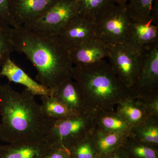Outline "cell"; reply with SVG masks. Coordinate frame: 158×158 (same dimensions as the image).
<instances>
[{"label":"cell","instance_id":"obj_9","mask_svg":"<svg viewBox=\"0 0 158 158\" xmlns=\"http://www.w3.org/2000/svg\"><path fill=\"white\" fill-rule=\"evenodd\" d=\"M69 52L73 65H87L108 58L110 46L94 37L76 46Z\"/></svg>","mask_w":158,"mask_h":158},{"label":"cell","instance_id":"obj_20","mask_svg":"<svg viewBox=\"0 0 158 158\" xmlns=\"http://www.w3.org/2000/svg\"><path fill=\"white\" fill-rule=\"evenodd\" d=\"M78 15L95 23L116 5L114 0H77Z\"/></svg>","mask_w":158,"mask_h":158},{"label":"cell","instance_id":"obj_3","mask_svg":"<svg viewBox=\"0 0 158 158\" xmlns=\"http://www.w3.org/2000/svg\"><path fill=\"white\" fill-rule=\"evenodd\" d=\"M72 78L81 88L86 113L113 110L120 102L133 97L132 91L122 83L104 59L87 65H75Z\"/></svg>","mask_w":158,"mask_h":158},{"label":"cell","instance_id":"obj_13","mask_svg":"<svg viewBox=\"0 0 158 158\" xmlns=\"http://www.w3.org/2000/svg\"><path fill=\"white\" fill-rule=\"evenodd\" d=\"M54 147L46 140L0 145V158H43Z\"/></svg>","mask_w":158,"mask_h":158},{"label":"cell","instance_id":"obj_5","mask_svg":"<svg viewBox=\"0 0 158 158\" xmlns=\"http://www.w3.org/2000/svg\"><path fill=\"white\" fill-rule=\"evenodd\" d=\"M132 20L127 5L116 4L94 23L95 37L110 46L124 44Z\"/></svg>","mask_w":158,"mask_h":158},{"label":"cell","instance_id":"obj_29","mask_svg":"<svg viewBox=\"0 0 158 158\" xmlns=\"http://www.w3.org/2000/svg\"><path fill=\"white\" fill-rule=\"evenodd\" d=\"M98 158H129L124 147L119 148L109 154Z\"/></svg>","mask_w":158,"mask_h":158},{"label":"cell","instance_id":"obj_19","mask_svg":"<svg viewBox=\"0 0 158 158\" xmlns=\"http://www.w3.org/2000/svg\"><path fill=\"white\" fill-rule=\"evenodd\" d=\"M130 135L138 141L158 147V117L150 116L142 123L131 126Z\"/></svg>","mask_w":158,"mask_h":158},{"label":"cell","instance_id":"obj_10","mask_svg":"<svg viewBox=\"0 0 158 158\" xmlns=\"http://www.w3.org/2000/svg\"><path fill=\"white\" fill-rule=\"evenodd\" d=\"M94 23L78 15L57 34L69 50L81 43L95 37Z\"/></svg>","mask_w":158,"mask_h":158},{"label":"cell","instance_id":"obj_1","mask_svg":"<svg viewBox=\"0 0 158 158\" xmlns=\"http://www.w3.org/2000/svg\"><path fill=\"white\" fill-rule=\"evenodd\" d=\"M14 51L24 54L37 70L36 79L50 90L72 78L69 50L56 34L39 33L23 26L12 27Z\"/></svg>","mask_w":158,"mask_h":158},{"label":"cell","instance_id":"obj_28","mask_svg":"<svg viewBox=\"0 0 158 158\" xmlns=\"http://www.w3.org/2000/svg\"><path fill=\"white\" fill-rule=\"evenodd\" d=\"M43 158H70V153L66 148L54 146Z\"/></svg>","mask_w":158,"mask_h":158},{"label":"cell","instance_id":"obj_15","mask_svg":"<svg viewBox=\"0 0 158 158\" xmlns=\"http://www.w3.org/2000/svg\"><path fill=\"white\" fill-rule=\"evenodd\" d=\"M1 76L6 77L10 82L23 85L35 96L51 95L50 89L32 79L11 59L1 67Z\"/></svg>","mask_w":158,"mask_h":158},{"label":"cell","instance_id":"obj_4","mask_svg":"<svg viewBox=\"0 0 158 158\" xmlns=\"http://www.w3.org/2000/svg\"><path fill=\"white\" fill-rule=\"evenodd\" d=\"M94 128L93 115L89 113L60 120L51 119L45 139L53 146L69 150Z\"/></svg>","mask_w":158,"mask_h":158},{"label":"cell","instance_id":"obj_6","mask_svg":"<svg viewBox=\"0 0 158 158\" xmlns=\"http://www.w3.org/2000/svg\"><path fill=\"white\" fill-rule=\"evenodd\" d=\"M78 15L77 0H59L42 15L23 27L39 33L57 35Z\"/></svg>","mask_w":158,"mask_h":158},{"label":"cell","instance_id":"obj_14","mask_svg":"<svg viewBox=\"0 0 158 158\" xmlns=\"http://www.w3.org/2000/svg\"><path fill=\"white\" fill-rule=\"evenodd\" d=\"M72 79H67L51 90V95L75 114L87 113L85 110V98L81 88Z\"/></svg>","mask_w":158,"mask_h":158},{"label":"cell","instance_id":"obj_30","mask_svg":"<svg viewBox=\"0 0 158 158\" xmlns=\"http://www.w3.org/2000/svg\"><path fill=\"white\" fill-rule=\"evenodd\" d=\"M116 4L119 5H127L128 0H114Z\"/></svg>","mask_w":158,"mask_h":158},{"label":"cell","instance_id":"obj_31","mask_svg":"<svg viewBox=\"0 0 158 158\" xmlns=\"http://www.w3.org/2000/svg\"><path fill=\"white\" fill-rule=\"evenodd\" d=\"M0 85H1V84H0Z\"/></svg>","mask_w":158,"mask_h":158},{"label":"cell","instance_id":"obj_16","mask_svg":"<svg viewBox=\"0 0 158 158\" xmlns=\"http://www.w3.org/2000/svg\"><path fill=\"white\" fill-rule=\"evenodd\" d=\"M96 129L107 133L130 132L131 126L115 110L99 111L93 115Z\"/></svg>","mask_w":158,"mask_h":158},{"label":"cell","instance_id":"obj_2","mask_svg":"<svg viewBox=\"0 0 158 158\" xmlns=\"http://www.w3.org/2000/svg\"><path fill=\"white\" fill-rule=\"evenodd\" d=\"M35 95L27 89L0 85V140L7 143L46 140L51 119L44 115Z\"/></svg>","mask_w":158,"mask_h":158},{"label":"cell","instance_id":"obj_27","mask_svg":"<svg viewBox=\"0 0 158 158\" xmlns=\"http://www.w3.org/2000/svg\"><path fill=\"white\" fill-rule=\"evenodd\" d=\"M143 100L145 102L146 110L149 116L158 117V94Z\"/></svg>","mask_w":158,"mask_h":158},{"label":"cell","instance_id":"obj_21","mask_svg":"<svg viewBox=\"0 0 158 158\" xmlns=\"http://www.w3.org/2000/svg\"><path fill=\"white\" fill-rule=\"evenodd\" d=\"M41 110L49 119L60 120L78 115L73 113L56 98L51 95L41 96Z\"/></svg>","mask_w":158,"mask_h":158},{"label":"cell","instance_id":"obj_23","mask_svg":"<svg viewBox=\"0 0 158 158\" xmlns=\"http://www.w3.org/2000/svg\"><path fill=\"white\" fill-rule=\"evenodd\" d=\"M92 132L69 148L70 158H98V152L92 137Z\"/></svg>","mask_w":158,"mask_h":158},{"label":"cell","instance_id":"obj_24","mask_svg":"<svg viewBox=\"0 0 158 158\" xmlns=\"http://www.w3.org/2000/svg\"><path fill=\"white\" fill-rule=\"evenodd\" d=\"M14 51L12 27L0 22V67L9 59Z\"/></svg>","mask_w":158,"mask_h":158},{"label":"cell","instance_id":"obj_12","mask_svg":"<svg viewBox=\"0 0 158 158\" xmlns=\"http://www.w3.org/2000/svg\"><path fill=\"white\" fill-rule=\"evenodd\" d=\"M158 43V25L152 19L148 20H132L124 44L135 50Z\"/></svg>","mask_w":158,"mask_h":158},{"label":"cell","instance_id":"obj_7","mask_svg":"<svg viewBox=\"0 0 158 158\" xmlns=\"http://www.w3.org/2000/svg\"><path fill=\"white\" fill-rule=\"evenodd\" d=\"M110 64L114 73L132 92L141 64V52L124 44L110 46Z\"/></svg>","mask_w":158,"mask_h":158},{"label":"cell","instance_id":"obj_11","mask_svg":"<svg viewBox=\"0 0 158 158\" xmlns=\"http://www.w3.org/2000/svg\"><path fill=\"white\" fill-rule=\"evenodd\" d=\"M59 0H10L12 18L16 27L36 19Z\"/></svg>","mask_w":158,"mask_h":158},{"label":"cell","instance_id":"obj_22","mask_svg":"<svg viewBox=\"0 0 158 158\" xmlns=\"http://www.w3.org/2000/svg\"><path fill=\"white\" fill-rule=\"evenodd\" d=\"M123 147L129 158H158V147L138 141L130 135Z\"/></svg>","mask_w":158,"mask_h":158},{"label":"cell","instance_id":"obj_25","mask_svg":"<svg viewBox=\"0 0 158 158\" xmlns=\"http://www.w3.org/2000/svg\"><path fill=\"white\" fill-rule=\"evenodd\" d=\"M155 0H128L127 6L133 20H148L151 18Z\"/></svg>","mask_w":158,"mask_h":158},{"label":"cell","instance_id":"obj_17","mask_svg":"<svg viewBox=\"0 0 158 158\" xmlns=\"http://www.w3.org/2000/svg\"><path fill=\"white\" fill-rule=\"evenodd\" d=\"M117 106V113L131 126L142 123L150 117L142 99L131 97L120 102Z\"/></svg>","mask_w":158,"mask_h":158},{"label":"cell","instance_id":"obj_18","mask_svg":"<svg viewBox=\"0 0 158 158\" xmlns=\"http://www.w3.org/2000/svg\"><path fill=\"white\" fill-rule=\"evenodd\" d=\"M92 135L99 157L109 154L123 146L130 132H104L94 128Z\"/></svg>","mask_w":158,"mask_h":158},{"label":"cell","instance_id":"obj_26","mask_svg":"<svg viewBox=\"0 0 158 158\" xmlns=\"http://www.w3.org/2000/svg\"><path fill=\"white\" fill-rule=\"evenodd\" d=\"M0 22L15 27L11 15L10 0H0Z\"/></svg>","mask_w":158,"mask_h":158},{"label":"cell","instance_id":"obj_8","mask_svg":"<svg viewBox=\"0 0 158 158\" xmlns=\"http://www.w3.org/2000/svg\"><path fill=\"white\" fill-rule=\"evenodd\" d=\"M133 97L145 99L158 94V43L145 47L141 51V64Z\"/></svg>","mask_w":158,"mask_h":158}]
</instances>
